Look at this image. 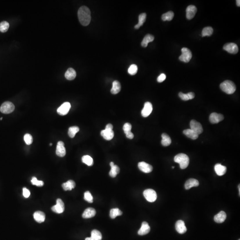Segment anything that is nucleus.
<instances>
[{
	"label": "nucleus",
	"mask_w": 240,
	"mask_h": 240,
	"mask_svg": "<svg viewBox=\"0 0 240 240\" xmlns=\"http://www.w3.org/2000/svg\"><path fill=\"white\" fill-rule=\"evenodd\" d=\"M78 17L80 23L83 26H87L91 21V12L86 6H82L78 11Z\"/></svg>",
	"instance_id": "obj_1"
},
{
	"label": "nucleus",
	"mask_w": 240,
	"mask_h": 240,
	"mask_svg": "<svg viewBox=\"0 0 240 240\" xmlns=\"http://www.w3.org/2000/svg\"><path fill=\"white\" fill-rule=\"evenodd\" d=\"M175 162L179 164L181 169H185L188 167L190 163V159L187 155L179 154L176 155L174 158Z\"/></svg>",
	"instance_id": "obj_2"
},
{
	"label": "nucleus",
	"mask_w": 240,
	"mask_h": 240,
	"mask_svg": "<svg viewBox=\"0 0 240 240\" xmlns=\"http://www.w3.org/2000/svg\"><path fill=\"white\" fill-rule=\"evenodd\" d=\"M221 90L228 94L234 93L236 90V86L233 82L230 80H226L220 84Z\"/></svg>",
	"instance_id": "obj_3"
},
{
	"label": "nucleus",
	"mask_w": 240,
	"mask_h": 240,
	"mask_svg": "<svg viewBox=\"0 0 240 240\" xmlns=\"http://www.w3.org/2000/svg\"><path fill=\"white\" fill-rule=\"evenodd\" d=\"M181 55L180 56L179 60L181 62L188 63L190 61L192 57L191 51L187 48H183L181 50Z\"/></svg>",
	"instance_id": "obj_4"
},
{
	"label": "nucleus",
	"mask_w": 240,
	"mask_h": 240,
	"mask_svg": "<svg viewBox=\"0 0 240 240\" xmlns=\"http://www.w3.org/2000/svg\"><path fill=\"white\" fill-rule=\"evenodd\" d=\"M15 109V106L13 103L10 102L3 103L0 108V111L4 114H9L13 112Z\"/></svg>",
	"instance_id": "obj_5"
},
{
	"label": "nucleus",
	"mask_w": 240,
	"mask_h": 240,
	"mask_svg": "<svg viewBox=\"0 0 240 240\" xmlns=\"http://www.w3.org/2000/svg\"><path fill=\"white\" fill-rule=\"evenodd\" d=\"M143 195L146 200L149 202H154L157 200V193L154 190L147 189L143 192Z\"/></svg>",
	"instance_id": "obj_6"
},
{
	"label": "nucleus",
	"mask_w": 240,
	"mask_h": 240,
	"mask_svg": "<svg viewBox=\"0 0 240 240\" xmlns=\"http://www.w3.org/2000/svg\"><path fill=\"white\" fill-rule=\"evenodd\" d=\"M190 129L194 131L195 133L199 135L203 132V129L202 125L199 122L195 120H192L190 122Z\"/></svg>",
	"instance_id": "obj_7"
},
{
	"label": "nucleus",
	"mask_w": 240,
	"mask_h": 240,
	"mask_svg": "<svg viewBox=\"0 0 240 240\" xmlns=\"http://www.w3.org/2000/svg\"><path fill=\"white\" fill-rule=\"evenodd\" d=\"M52 210L54 213L57 214H61L65 210V205L64 202L61 199H57V204L52 207Z\"/></svg>",
	"instance_id": "obj_8"
},
{
	"label": "nucleus",
	"mask_w": 240,
	"mask_h": 240,
	"mask_svg": "<svg viewBox=\"0 0 240 240\" xmlns=\"http://www.w3.org/2000/svg\"><path fill=\"white\" fill-rule=\"evenodd\" d=\"M70 108L71 104L70 103L66 102L62 104L60 107L58 108L57 110V113L62 116L66 115L70 110Z\"/></svg>",
	"instance_id": "obj_9"
},
{
	"label": "nucleus",
	"mask_w": 240,
	"mask_h": 240,
	"mask_svg": "<svg viewBox=\"0 0 240 240\" xmlns=\"http://www.w3.org/2000/svg\"><path fill=\"white\" fill-rule=\"evenodd\" d=\"M223 49L232 54H236L238 52V47L236 44L234 43H227L223 47Z\"/></svg>",
	"instance_id": "obj_10"
},
{
	"label": "nucleus",
	"mask_w": 240,
	"mask_h": 240,
	"mask_svg": "<svg viewBox=\"0 0 240 240\" xmlns=\"http://www.w3.org/2000/svg\"><path fill=\"white\" fill-rule=\"evenodd\" d=\"M56 153V154L59 157H63L66 155V148L63 142L59 141L57 142Z\"/></svg>",
	"instance_id": "obj_11"
},
{
	"label": "nucleus",
	"mask_w": 240,
	"mask_h": 240,
	"mask_svg": "<svg viewBox=\"0 0 240 240\" xmlns=\"http://www.w3.org/2000/svg\"><path fill=\"white\" fill-rule=\"evenodd\" d=\"M197 12L196 7L194 5H190L187 7L186 10V18L188 20H191L194 17Z\"/></svg>",
	"instance_id": "obj_12"
},
{
	"label": "nucleus",
	"mask_w": 240,
	"mask_h": 240,
	"mask_svg": "<svg viewBox=\"0 0 240 240\" xmlns=\"http://www.w3.org/2000/svg\"><path fill=\"white\" fill-rule=\"evenodd\" d=\"M153 111V106L149 102H146L145 103L144 107L142 111V115L144 118L149 116Z\"/></svg>",
	"instance_id": "obj_13"
},
{
	"label": "nucleus",
	"mask_w": 240,
	"mask_h": 240,
	"mask_svg": "<svg viewBox=\"0 0 240 240\" xmlns=\"http://www.w3.org/2000/svg\"><path fill=\"white\" fill-rule=\"evenodd\" d=\"M138 167L140 171L145 173H150L153 169L152 165L143 161L139 162L138 164Z\"/></svg>",
	"instance_id": "obj_14"
},
{
	"label": "nucleus",
	"mask_w": 240,
	"mask_h": 240,
	"mask_svg": "<svg viewBox=\"0 0 240 240\" xmlns=\"http://www.w3.org/2000/svg\"><path fill=\"white\" fill-rule=\"evenodd\" d=\"M224 117L222 114L216 113H212L210 116V121L212 124H217L224 119Z\"/></svg>",
	"instance_id": "obj_15"
},
{
	"label": "nucleus",
	"mask_w": 240,
	"mask_h": 240,
	"mask_svg": "<svg viewBox=\"0 0 240 240\" xmlns=\"http://www.w3.org/2000/svg\"><path fill=\"white\" fill-rule=\"evenodd\" d=\"M175 229L176 231L180 234H185L187 231V228L185 226L184 221L182 220H178L176 221Z\"/></svg>",
	"instance_id": "obj_16"
},
{
	"label": "nucleus",
	"mask_w": 240,
	"mask_h": 240,
	"mask_svg": "<svg viewBox=\"0 0 240 240\" xmlns=\"http://www.w3.org/2000/svg\"><path fill=\"white\" fill-rule=\"evenodd\" d=\"M150 230V227L146 221H144L142 223V226L138 231V234L139 235L143 236L149 233Z\"/></svg>",
	"instance_id": "obj_17"
},
{
	"label": "nucleus",
	"mask_w": 240,
	"mask_h": 240,
	"mask_svg": "<svg viewBox=\"0 0 240 240\" xmlns=\"http://www.w3.org/2000/svg\"><path fill=\"white\" fill-rule=\"evenodd\" d=\"M33 218L37 222L39 223H42L45 221L46 215L43 212L38 211L35 212L33 214Z\"/></svg>",
	"instance_id": "obj_18"
},
{
	"label": "nucleus",
	"mask_w": 240,
	"mask_h": 240,
	"mask_svg": "<svg viewBox=\"0 0 240 240\" xmlns=\"http://www.w3.org/2000/svg\"><path fill=\"white\" fill-rule=\"evenodd\" d=\"M101 135L106 140H112L114 137V132L111 129H105L102 130L101 132Z\"/></svg>",
	"instance_id": "obj_19"
},
{
	"label": "nucleus",
	"mask_w": 240,
	"mask_h": 240,
	"mask_svg": "<svg viewBox=\"0 0 240 240\" xmlns=\"http://www.w3.org/2000/svg\"><path fill=\"white\" fill-rule=\"evenodd\" d=\"M215 171L217 175L221 176L224 175L227 171V168L221 164H216L214 166Z\"/></svg>",
	"instance_id": "obj_20"
},
{
	"label": "nucleus",
	"mask_w": 240,
	"mask_h": 240,
	"mask_svg": "<svg viewBox=\"0 0 240 240\" xmlns=\"http://www.w3.org/2000/svg\"><path fill=\"white\" fill-rule=\"evenodd\" d=\"M199 185V181L195 179L191 178L185 182V187L186 190H189L193 187H197Z\"/></svg>",
	"instance_id": "obj_21"
},
{
	"label": "nucleus",
	"mask_w": 240,
	"mask_h": 240,
	"mask_svg": "<svg viewBox=\"0 0 240 240\" xmlns=\"http://www.w3.org/2000/svg\"><path fill=\"white\" fill-rule=\"evenodd\" d=\"M96 211L95 209L93 208H88L86 209L82 214L84 218H90L95 216Z\"/></svg>",
	"instance_id": "obj_22"
},
{
	"label": "nucleus",
	"mask_w": 240,
	"mask_h": 240,
	"mask_svg": "<svg viewBox=\"0 0 240 240\" xmlns=\"http://www.w3.org/2000/svg\"><path fill=\"white\" fill-rule=\"evenodd\" d=\"M226 218V214L225 212H220L217 214L214 217V220L217 223H222L225 221Z\"/></svg>",
	"instance_id": "obj_23"
},
{
	"label": "nucleus",
	"mask_w": 240,
	"mask_h": 240,
	"mask_svg": "<svg viewBox=\"0 0 240 240\" xmlns=\"http://www.w3.org/2000/svg\"><path fill=\"white\" fill-rule=\"evenodd\" d=\"M110 165L111 166V170L109 173V175L112 178H115L117 174L120 172V168L117 165H115L113 162H110Z\"/></svg>",
	"instance_id": "obj_24"
},
{
	"label": "nucleus",
	"mask_w": 240,
	"mask_h": 240,
	"mask_svg": "<svg viewBox=\"0 0 240 240\" xmlns=\"http://www.w3.org/2000/svg\"><path fill=\"white\" fill-rule=\"evenodd\" d=\"M75 186H76L75 182L73 180L68 181L66 182H65L62 185L63 189L65 191L71 190L72 189L75 188Z\"/></svg>",
	"instance_id": "obj_25"
},
{
	"label": "nucleus",
	"mask_w": 240,
	"mask_h": 240,
	"mask_svg": "<svg viewBox=\"0 0 240 240\" xmlns=\"http://www.w3.org/2000/svg\"><path fill=\"white\" fill-rule=\"evenodd\" d=\"M76 72L73 68H68L65 73V77L68 80H73L75 79L76 77Z\"/></svg>",
	"instance_id": "obj_26"
},
{
	"label": "nucleus",
	"mask_w": 240,
	"mask_h": 240,
	"mask_svg": "<svg viewBox=\"0 0 240 240\" xmlns=\"http://www.w3.org/2000/svg\"><path fill=\"white\" fill-rule=\"evenodd\" d=\"M183 133L186 135L188 138L192 140H196L199 138V135L190 129L184 130Z\"/></svg>",
	"instance_id": "obj_27"
},
{
	"label": "nucleus",
	"mask_w": 240,
	"mask_h": 240,
	"mask_svg": "<svg viewBox=\"0 0 240 240\" xmlns=\"http://www.w3.org/2000/svg\"><path fill=\"white\" fill-rule=\"evenodd\" d=\"M121 84L118 81H114L113 83V87L111 89V93L113 94H118L121 91Z\"/></svg>",
	"instance_id": "obj_28"
},
{
	"label": "nucleus",
	"mask_w": 240,
	"mask_h": 240,
	"mask_svg": "<svg viewBox=\"0 0 240 240\" xmlns=\"http://www.w3.org/2000/svg\"><path fill=\"white\" fill-rule=\"evenodd\" d=\"M162 140H161V144L164 146H168L171 144L172 141L170 137L167 134L164 133L161 135Z\"/></svg>",
	"instance_id": "obj_29"
},
{
	"label": "nucleus",
	"mask_w": 240,
	"mask_h": 240,
	"mask_svg": "<svg viewBox=\"0 0 240 240\" xmlns=\"http://www.w3.org/2000/svg\"><path fill=\"white\" fill-rule=\"evenodd\" d=\"M154 39V36L150 34H148L145 36L142 41L141 45L143 47H146L148 46V43L153 41Z\"/></svg>",
	"instance_id": "obj_30"
},
{
	"label": "nucleus",
	"mask_w": 240,
	"mask_h": 240,
	"mask_svg": "<svg viewBox=\"0 0 240 240\" xmlns=\"http://www.w3.org/2000/svg\"><path fill=\"white\" fill-rule=\"evenodd\" d=\"M146 18V14L145 13H141L139 16V22L135 26V28L136 29H139L141 26L143 25L145 21Z\"/></svg>",
	"instance_id": "obj_31"
},
{
	"label": "nucleus",
	"mask_w": 240,
	"mask_h": 240,
	"mask_svg": "<svg viewBox=\"0 0 240 240\" xmlns=\"http://www.w3.org/2000/svg\"><path fill=\"white\" fill-rule=\"evenodd\" d=\"M90 237L92 240H102V234L98 230H94L91 232V236Z\"/></svg>",
	"instance_id": "obj_32"
},
{
	"label": "nucleus",
	"mask_w": 240,
	"mask_h": 240,
	"mask_svg": "<svg viewBox=\"0 0 240 240\" xmlns=\"http://www.w3.org/2000/svg\"><path fill=\"white\" fill-rule=\"evenodd\" d=\"M122 214V212L118 208H114L110 210V216L112 219H114L118 216Z\"/></svg>",
	"instance_id": "obj_33"
},
{
	"label": "nucleus",
	"mask_w": 240,
	"mask_h": 240,
	"mask_svg": "<svg viewBox=\"0 0 240 240\" xmlns=\"http://www.w3.org/2000/svg\"><path fill=\"white\" fill-rule=\"evenodd\" d=\"M214 30L211 27L204 28L202 31L201 35L203 37L205 36H210L213 34Z\"/></svg>",
	"instance_id": "obj_34"
},
{
	"label": "nucleus",
	"mask_w": 240,
	"mask_h": 240,
	"mask_svg": "<svg viewBox=\"0 0 240 240\" xmlns=\"http://www.w3.org/2000/svg\"><path fill=\"white\" fill-rule=\"evenodd\" d=\"M174 14L173 11H169L162 15L161 17L162 20L164 21H170L174 18Z\"/></svg>",
	"instance_id": "obj_35"
},
{
	"label": "nucleus",
	"mask_w": 240,
	"mask_h": 240,
	"mask_svg": "<svg viewBox=\"0 0 240 240\" xmlns=\"http://www.w3.org/2000/svg\"><path fill=\"white\" fill-rule=\"evenodd\" d=\"M79 128L77 126H72L68 129V134L69 137L73 138L75 137L76 134L79 132Z\"/></svg>",
	"instance_id": "obj_36"
},
{
	"label": "nucleus",
	"mask_w": 240,
	"mask_h": 240,
	"mask_svg": "<svg viewBox=\"0 0 240 240\" xmlns=\"http://www.w3.org/2000/svg\"><path fill=\"white\" fill-rule=\"evenodd\" d=\"M82 161L84 163L88 166H92L93 164V159L89 155H84L82 158Z\"/></svg>",
	"instance_id": "obj_37"
},
{
	"label": "nucleus",
	"mask_w": 240,
	"mask_h": 240,
	"mask_svg": "<svg viewBox=\"0 0 240 240\" xmlns=\"http://www.w3.org/2000/svg\"><path fill=\"white\" fill-rule=\"evenodd\" d=\"M9 27V23L6 21H3L0 23V31L2 33H6L8 31Z\"/></svg>",
	"instance_id": "obj_38"
},
{
	"label": "nucleus",
	"mask_w": 240,
	"mask_h": 240,
	"mask_svg": "<svg viewBox=\"0 0 240 240\" xmlns=\"http://www.w3.org/2000/svg\"><path fill=\"white\" fill-rule=\"evenodd\" d=\"M138 70V68L137 65L133 64V65H131L129 68L128 73L130 75H135L137 73Z\"/></svg>",
	"instance_id": "obj_39"
},
{
	"label": "nucleus",
	"mask_w": 240,
	"mask_h": 240,
	"mask_svg": "<svg viewBox=\"0 0 240 240\" xmlns=\"http://www.w3.org/2000/svg\"><path fill=\"white\" fill-rule=\"evenodd\" d=\"M24 139L25 142L28 145L31 144L33 143V142L32 136L30 134H26L25 136H24Z\"/></svg>",
	"instance_id": "obj_40"
},
{
	"label": "nucleus",
	"mask_w": 240,
	"mask_h": 240,
	"mask_svg": "<svg viewBox=\"0 0 240 240\" xmlns=\"http://www.w3.org/2000/svg\"><path fill=\"white\" fill-rule=\"evenodd\" d=\"M84 199L89 203L93 202V197L89 191H86L84 193Z\"/></svg>",
	"instance_id": "obj_41"
},
{
	"label": "nucleus",
	"mask_w": 240,
	"mask_h": 240,
	"mask_svg": "<svg viewBox=\"0 0 240 240\" xmlns=\"http://www.w3.org/2000/svg\"><path fill=\"white\" fill-rule=\"evenodd\" d=\"M31 183L33 185H36L38 187H41L43 186L44 182L42 181L38 180L35 177H33L31 180Z\"/></svg>",
	"instance_id": "obj_42"
},
{
	"label": "nucleus",
	"mask_w": 240,
	"mask_h": 240,
	"mask_svg": "<svg viewBox=\"0 0 240 240\" xmlns=\"http://www.w3.org/2000/svg\"><path fill=\"white\" fill-rule=\"evenodd\" d=\"M123 129L125 133H128V132H131V129H132V125L129 123H126L124 125Z\"/></svg>",
	"instance_id": "obj_43"
},
{
	"label": "nucleus",
	"mask_w": 240,
	"mask_h": 240,
	"mask_svg": "<svg viewBox=\"0 0 240 240\" xmlns=\"http://www.w3.org/2000/svg\"><path fill=\"white\" fill-rule=\"evenodd\" d=\"M179 96L181 100H183V101H186L189 100V97H188V95H187V94H185V93H183L182 92H180L179 93Z\"/></svg>",
	"instance_id": "obj_44"
},
{
	"label": "nucleus",
	"mask_w": 240,
	"mask_h": 240,
	"mask_svg": "<svg viewBox=\"0 0 240 240\" xmlns=\"http://www.w3.org/2000/svg\"><path fill=\"white\" fill-rule=\"evenodd\" d=\"M23 195L25 198H28L30 195V192L27 188H24L23 189Z\"/></svg>",
	"instance_id": "obj_45"
},
{
	"label": "nucleus",
	"mask_w": 240,
	"mask_h": 240,
	"mask_svg": "<svg viewBox=\"0 0 240 240\" xmlns=\"http://www.w3.org/2000/svg\"><path fill=\"white\" fill-rule=\"evenodd\" d=\"M166 79V75L164 73H161L157 78V81L158 82H162Z\"/></svg>",
	"instance_id": "obj_46"
},
{
	"label": "nucleus",
	"mask_w": 240,
	"mask_h": 240,
	"mask_svg": "<svg viewBox=\"0 0 240 240\" xmlns=\"http://www.w3.org/2000/svg\"><path fill=\"white\" fill-rule=\"evenodd\" d=\"M125 135H126V137H127L128 138L130 139H133V138H134L133 134L131 132H131L126 133H125Z\"/></svg>",
	"instance_id": "obj_47"
},
{
	"label": "nucleus",
	"mask_w": 240,
	"mask_h": 240,
	"mask_svg": "<svg viewBox=\"0 0 240 240\" xmlns=\"http://www.w3.org/2000/svg\"><path fill=\"white\" fill-rule=\"evenodd\" d=\"M187 95H188V97H189V100H192L194 98L195 94L194 93H187Z\"/></svg>",
	"instance_id": "obj_48"
},
{
	"label": "nucleus",
	"mask_w": 240,
	"mask_h": 240,
	"mask_svg": "<svg viewBox=\"0 0 240 240\" xmlns=\"http://www.w3.org/2000/svg\"><path fill=\"white\" fill-rule=\"evenodd\" d=\"M105 129H111V130H113V125H112V124H108L106 126V127H105Z\"/></svg>",
	"instance_id": "obj_49"
},
{
	"label": "nucleus",
	"mask_w": 240,
	"mask_h": 240,
	"mask_svg": "<svg viewBox=\"0 0 240 240\" xmlns=\"http://www.w3.org/2000/svg\"><path fill=\"white\" fill-rule=\"evenodd\" d=\"M236 4L237 5V6L240 7V0H237L236 1Z\"/></svg>",
	"instance_id": "obj_50"
},
{
	"label": "nucleus",
	"mask_w": 240,
	"mask_h": 240,
	"mask_svg": "<svg viewBox=\"0 0 240 240\" xmlns=\"http://www.w3.org/2000/svg\"><path fill=\"white\" fill-rule=\"evenodd\" d=\"M85 240H92L91 237H86Z\"/></svg>",
	"instance_id": "obj_51"
},
{
	"label": "nucleus",
	"mask_w": 240,
	"mask_h": 240,
	"mask_svg": "<svg viewBox=\"0 0 240 240\" xmlns=\"http://www.w3.org/2000/svg\"><path fill=\"white\" fill-rule=\"evenodd\" d=\"M240 185H238V188H239V195H240Z\"/></svg>",
	"instance_id": "obj_52"
},
{
	"label": "nucleus",
	"mask_w": 240,
	"mask_h": 240,
	"mask_svg": "<svg viewBox=\"0 0 240 240\" xmlns=\"http://www.w3.org/2000/svg\"><path fill=\"white\" fill-rule=\"evenodd\" d=\"M2 119H3V118H0V120H2Z\"/></svg>",
	"instance_id": "obj_53"
},
{
	"label": "nucleus",
	"mask_w": 240,
	"mask_h": 240,
	"mask_svg": "<svg viewBox=\"0 0 240 240\" xmlns=\"http://www.w3.org/2000/svg\"><path fill=\"white\" fill-rule=\"evenodd\" d=\"M49 145H50V146H51V145H52V144L50 143V144H49Z\"/></svg>",
	"instance_id": "obj_54"
},
{
	"label": "nucleus",
	"mask_w": 240,
	"mask_h": 240,
	"mask_svg": "<svg viewBox=\"0 0 240 240\" xmlns=\"http://www.w3.org/2000/svg\"><path fill=\"white\" fill-rule=\"evenodd\" d=\"M174 166H173V167H172V168H173V169H174Z\"/></svg>",
	"instance_id": "obj_55"
},
{
	"label": "nucleus",
	"mask_w": 240,
	"mask_h": 240,
	"mask_svg": "<svg viewBox=\"0 0 240 240\" xmlns=\"http://www.w3.org/2000/svg\"><path fill=\"white\" fill-rule=\"evenodd\" d=\"M240 240V239H239V240Z\"/></svg>",
	"instance_id": "obj_56"
}]
</instances>
